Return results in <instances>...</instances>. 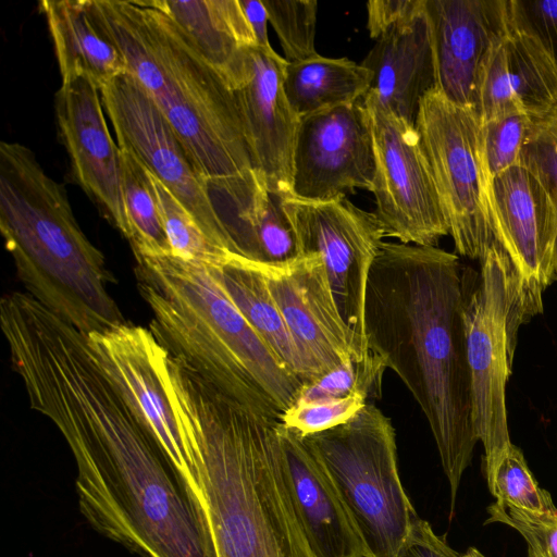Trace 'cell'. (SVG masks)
I'll return each mask as SVG.
<instances>
[{"label": "cell", "mask_w": 557, "mask_h": 557, "mask_svg": "<svg viewBox=\"0 0 557 557\" xmlns=\"http://www.w3.org/2000/svg\"><path fill=\"white\" fill-rule=\"evenodd\" d=\"M18 373L72 451L78 507L98 533L140 557H219L206 511L84 335L53 339Z\"/></svg>", "instance_id": "1"}, {"label": "cell", "mask_w": 557, "mask_h": 557, "mask_svg": "<svg viewBox=\"0 0 557 557\" xmlns=\"http://www.w3.org/2000/svg\"><path fill=\"white\" fill-rule=\"evenodd\" d=\"M459 257L438 247L383 242L370 270L367 348L418 403L450 487V506L479 442L461 313Z\"/></svg>", "instance_id": "2"}, {"label": "cell", "mask_w": 557, "mask_h": 557, "mask_svg": "<svg viewBox=\"0 0 557 557\" xmlns=\"http://www.w3.org/2000/svg\"><path fill=\"white\" fill-rule=\"evenodd\" d=\"M219 557H315L293 507L276 433L203 380L175 395Z\"/></svg>", "instance_id": "3"}, {"label": "cell", "mask_w": 557, "mask_h": 557, "mask_svg": "<svg viewBox=\"0 0 557 557\" xmlns=\"http://www.w3.org/2000/svg\"><path fill=\"white\" fill-rule=\"evenodd\" d=\"M135 259L158 342L228 397L281 422L305 384L244 318L213 268L173 256Z\"/></svg>", "instance_id": "4"}, {"label": "cell", "mask_w": 557, "mask_h": 557, "mask_svg": "<svg viewBox=\"0 0 557 557\" xmlns=\"http://www.w3.org/2000/svg\"><path fill=\"white\" fill-rule=\"evenodd\" d=\"M129 73L154 102L214 195L255 170L234 90L146 0H92Z\"/></svg>", "instance_id": "5"}, {"label": "cell", "mask_w": 557, "mask_h": 557, "mask_svg": "<svg viewBox=\"0 0 557 557\" xmlns=\"http://www.w3.org/2000/svg\"><path fill=\"white\" fill-rule=\"evenodd\" d=\"M0 231L28 294L85 335L125 323L102 252L81 230L64 186L20 143L0 144Z\"/></svg>", "instance_id": "6"}, {"label": "cell", "mask_w": 557, "mask_h": 557, "mask_svg": "<svg viewBox=\"0 0 557 557\" xmlns=\"http://www.w3.org/2000/svg\"><path fill=\"white\" fill-rule=\"evenodd\" d=\"M480 271L462 268L461 313L471 382L472 423L484 449L487 486L511 446L506 387L512 373L518 331L537 314L504 248L494 243Z\"/></svg>", "instance_id": "7"}, {"label": "cell", "mask_w": 557, "mask_h": 557, "mask_svg": "<svg viewBox=\"0 0 557 557\" xmlns=\"http://www.w3.org/2000/svg\"><path fill=\"white\" fill-rule=\"evenodd\" d=\"M304 438L341 494L368 557H398L419 516L399 478L391 419L368 403L345 423Z\"/></svg>", "instance_id": "8"}, {"label": "cell", "mask_w": 557, "mask_h": 557, "mask_svg": "<svg viewBox=\"0 0 557 557\" xmlns=\"http://www.w3.org/2000/svg\"><path fill=\"white\" fill-rule=\"evenodd\" d=\"M414 127L458 255L481 260L495 240L480 161V120L436 88L421 100Z\"/></svg>", "instance_id": "9"}, {"label": "cell", "mask_w": 557, "mask_h": 557, "mask_svg": "<svg viewBox=\"0 0 557 557\" xmlns=\"http://www.w3.org/2000/svg\"><path fill=\"white\" fill-rule=\"evenodd\" d=\"M372 131L375 215L385 237L437 247L449 235L418 132L369 91L363 98Z\"/></svg>", "instance_id": "10"}, {"label": "cell", "mask_w": 557, "mask_h": 557, "mask_svg": "<svg viewBox=\"0 0 557 557\" xmlns=\"http://www.w3.org/2000/svg\"><path fill=\"white\" fill-rule=\"evenodd\" d=\"M281 203L300 256L320 258L345 324L368 350L364 301L370 270L385 238L381 222L347 198L312 201L290 194L281 196Z\"/></svg>", "instance_id": "11"}, {"label": "cell", "mask_w": 557, "mask_h": 557, "mask_svg": "<svg viewBox=\"0 0 557 557\" xmlns=\"http://www.w3.org/2000/svg\"><path fill=\"white\" fill-rule=\"evenodd\" d=\"M86 337L102 371L208 515L191 444L162 374L163 346L150 330L127 323Z\"/></svg>", "instance_id": "12"}, {"label": "cell", "mask_w": 557, "mask_h": 557, "mask_svg": "<svg viewBox=\"0 0 557 557\" xmlns=\"http://www.w3.org/2000/svg\"><path fill=\"white\" fill-rule=\"evenodd\" d=\"M100 95L116 144L139 158L214 243L240 256L215 207L210 186L139 83L125 73L101 88Z\"/></svg>", "instance_id": "13"}, {"label": "cell", "mask_w": 557, "mask_h": 557, "mask_svg": "<svg viewBox=\"0 0 557 557\" xmlns=\"http://www.w3.org/2000/svg\"><path fill=\"white\" fill-rule=\"evenodd\" d=\"M375 157L363 99L300 117L292 174V195L312 201L373 190Z\"/></svg>", "instance_id": "14"}, {"label": "cell", "mask_w": 557, "mask_h": 557, "mask_svg": "<svg viewBox=\"0 0 557 557\" xmlns=\"http://www.w3.org/2000/svg\"><path fill=\"white\" fill-rule=\"evenodd\" d=\"M257 265L309 369L311 382L348 360L367 356L368 350L339 313L318 256L307 253L286 263Z\"/></svg>", "instance_id": "15"}, {"label": "cell", "mask_w": 557, "mask_h": 557, "mask_svg": "<svg viewBox=\"0 0 557 557\" xmlns=\"http://www.w3.org/2000/svg\"><path fill=\"white\" fill-rule=\"evenodd\" d=\"M486 208L495 240L513 263L528 300L541 313L543 293L557 281V210L537 177L522 164L491 182Z\"/></svg>", "instance_id": "16"}, {"label": "cell", "mask_w": 557, "mask_h": 557, "mask_svg": "<svg viewBox=\"0 0 557 557\" xmlns=\"http://www.w3.org/2000/svg\"><path fill=\"white\" fill-rule=\"evenodd\" d=\"M556 103L557 64L518 0H509L506 22L480 66L473 108L484 123L509 111L539 117Z\"/></svg>", "instance_id": "17"}, {"label": "cell", "mask_w": 557, "mask_h": 557, "mask_svg": "<svg viewBox=\"0 0 557 557\" xmlns=\"http://www.w3.org/2000/svg\"><path fill=\"white\" fill-rule=\"evenodd\" d=\"M54 112L75 182L127 238L120 149L109 132L100 90L85 77L61 84Z\"/></svg>", "instance_id": "18"}, {"label": "cell", "mask_w": 557, "mask_h": 557, "mask_svg": "<svg viewBox=\"0 0 557 557\" xmlns=\"http://www.w3.org/2000/svg\"><path fill=\"white\" fill-rule=\"evenodd\" d=\"M250 76L234 90L253 170L276 195L292 194L300 117L283 85L286 61L273 49H250Z\"/></svg>", "instance_id": "19"}, {"label": "cell", "mask_w": 557, "mask_h": 557, "mask_svg": "<svg viewBox=\"0 0 557 557\" xmlns=\"http://www.w3.org/2000/svg\"><path fill=\"white\" fill-rule=\"evenodd\" d=\"M287 491L315 557H368L330 474L296 430L276 424Z\"/></svg>", "instance_id": "20"}, {"label": "cell", "mask_w": 557, "mask_h": 557, "mask_svg": "<svg viewBox=\"0 0 557 557\" xmlns=\"http://www.w3.org/2000/svg\"><path fill=\"white\" fill-rule=\"evenodd\" d=\"M425 10L435 88L451 102L473 108L480 66L506 22L509 0H425Z\"/></svg>", "instance_id": "21"}, {"label": "cell", "mask_w": 557, "mask_h": 557, "mask_svg": "<svg viewBox=\"0 0 557 557\" xmlns=\"http://www.w3.org/2000/svg\"><path fill=\"white\" fill-rule=\"evenodd\" d=\"M361 65L372 74L370 91L414 126L421 100L436 84L425 0L420 11L376 39Z\"/></svg>", "instance_id": "22"}, {"label": "cell", "mask_w": 557, "mask_h": 557, "mask_svg": "<svg viewBox=\"0 0 557 557\" xmlns=\"http://www.w3.org/2000/svg\"><path fill=\"white\" fill-rule=\"evenodd\" d=\"M146 1L170 17L232 90L248 81L257 41L239 0Z\"/></svg>", "instance_id": "23"}, {"label": "cell", "mask_w": 557, "mask_h": 557, "mask_svg": "<svg viewBox=\"0 0 557 557\" xmlns=\"http://www.w3.org/2000/svg\"><path fill=\"white\" fill-rule=\"evenodd\" d=\"M218 198L215 207L242 257L281 264L300 256L281 196L271 191L256 171Z\"/></svg>", "instance_id": "24"}, {"label": "cell", "mask_w": 557, "mask_h": 557, "mask_svg": "<svg viewBox=\"0 0 557 557\" xmlns=\"http://www.w3.org/2000/svg\"><path fill=\"white\" fill-rule=\"evenodd\" d=\"M62 84L78 77L91 81L100 90L127 73L125 60L97 21L92 0H42Z\"/></svg>", "instance_id": "25"}, {"label": "cell", "mask_w": 557, "mask_h": 557, "mask_svg": "<svg viewBox=\"0 0 557 557\" xmlns=\"http://www.w3.org/2000/svg\"><path fill=\"white\" fill-rule=\"evenodd\" d=\"M213 270L235 306L267 346L305 385L310 383L309 369L257 263L235 256Z\"/></svg>", "instance_id": "26"}, {"label": "cell", "mask_w": 557, "mask_h": 557, "mask_svg": "<svg viewBox=\"0 0 557 557\" xmlns=\"http://www.w3.org/2000/svg\"><path fill=\"white\" fill-rule=\"evenodd\" d=\"M371 72L347 58L320 54L286 63L283 85L299 117L362 100L370 91Z\"/></svg>", "instance_id": "27"}, {"label": "cell", "mask_w": 557, "mask_h": 557, "mask_svg": "<svg viewBox=\"0 0 557 557\" xmlns=\"http://www.w3.org/2000/svg\"><path fill=\"white\" fill-rule=\"evenodd\" d=\"M119 149L123 199L128 224L126 239L131 244L134 256H171V247L150 172L131 149L123 146H119Z\"/></svg>", "instance_id": "28"}, {"label": "cell", "mask_w": 557, "mask_h": 557, "mask_svg": "<svg viewBox=\"0 0 557 557\" xmlns=\"http://www.w3.org/2000/svg\"><path fill=\"white\" fill-rule=\"evenodd\" d=\"M150 177L159 201L171 256L213 268L238 256L214 243L185 207L151 172Z\"/></svg>", "instance_id": "29"}, {"label": "cell", "mask_w": 557, "mask_h": 557, "mask_svg": "<svg viewBox=\"0 0 557 557\" xmlns=\"http://www.w3.org/2000/svg\"><path fill=\"white\" fill-rule=\"evenodd\" d=\"M533 121L534 116L525 112L509 111L480 122V161L486 191L496 176L522 164V152Z\"/></svg>", "instance_id": "30"}, {"label": "cell", "mask_w": 557, "mask_h": 557, "mask_svg": "<svg viewBox=\"0 0 557 557\" xmlns=\"http://www.w3.org/2000/svg\"><path fill=\"white\" fill-rule=\"evenodd\" d=\"M385 367L383 360L368 350L361 360H348L301 389L296 404L341 399L354 394L377 399L382 394ZM295 404V405H296Z\"/></svg>", "instance_id": "31"}, {"label": "cell", "mask_w": 557, "mask_h": 557, "mask_svg": "<svg viewBox=\"0 0 557 557\" xmlns=\"http://www.w3.org/2000/svg\"><path fill=\"white\" fill-rule=\"evenodd\" d=\"M284 59L294 63L318 54L314 47L318 2L315 0H262Z\"/></svg>", "instance_id": "32"}, {"label": "cell", "mask_w": 557, "mask_h": 557, "mask_svg": "<svg viewBox=\"0 0 557 557\" xmlns=\"http://www.w3.org/2000/svg\"><path fill=\"white\" fill-rule=\"evenodd\" d=\"M491 493L506 508L532 513L557 510L550 494L539 486L522 450L515 444L499 465Z\"/></svg>", "instance_id": "33"}, {"label": "cell", "mask_w": 557, "mask_h": 557, "mask_svg": "<svg viewBox=\"0 0 557 557\" xmlns=\"http://www.w3.org/2000/svg\"><path fill=\"white\" fill-rule=\"evenodd\" d=\"M522 165L537 177L557 210V103L534 117L523 148Z\"/></svg>", "instance_id": "34"}, {"label": "cell", "mask_w": 557, "mask_h": 557, "mask_svg": "<svg viewBox=\"0 0 557 557\" xmlns=\"http://www.w3.org/2000/svg\"><path fill=\"white\" fill-rule=\"evenodd\" d=\"M487 511L486 522L505 523L520 533L528 545L529 557H557V510L532 513L495 502Z\"/></svg>", "instance_id": "35"}, {"label": "cell", "mask_w": 557, "mask_h": 557, "mask_svg": "<svg viewBox=\"0 0 557 557\" xmlns=\"http://www.w3.org/2000/svg\"><path fill=\"white\" fill-rule=\"evenodd\" d=\"M366 404L368 400L359 394L341 399L296 404L283 416L281 422L307 436L345 423Z\"/></svg>", "instance_id": "36"}, {"label": "cell", "mask_w": 557, "mask_h": 557, "mask_svg": "<svg viewBox=\"0 0 557 557\" xmlns=\"http://www.w3.org/2000/svg\"><path fill=\"white\" fill-rule=\"evenodd\" d=\"M398 557H461V554L450 547L445 535L436 534L428 521L418 517Z\"/></svg>", "instance_id": "37"}, {"label": "cell", "mask_w": 557, "mask_h": 557, "mask_svg": "<svg viewBox=\"0 0 557 557\" xmlns=\"http://www.w3.org/2000/svg\"><path fill=\"white\" fill-rule=\"evenodd\" d=\"M424 0H372L367 3L370 37L377 39L393 26L408 20L423 7Z\"/></svg>", "instance_id": "38"}, {"label": "cell", "mask_w": 557, "mask_h": 557, "mask_svg": "<svg viewBox=\"0 0 557 557\" xmlns=\"http://www.w3.org/2000/svg\"><path fill=\"white\" fill-rule=\"evenodd\" d=\"M518 4L557 64V0H518Z\"/></svg>", "instance_id": "39"}, {"label": "cell", "mask_w": 557, "mask_h": 557, "mask_svg": "<svg viewBox=\"0 0 557 557\" xmlns=\"http://www.w3.org/2000/svg\"><path fill=\"white\" fill-rule=\"evenodd\" d=\"M247 21L253 32L257 47L273 49L269 41V15L262 0H239Z\"/></svg>", "instance_id": "40"}, {"label": "cell", "mask_w": 557, "mask_h": 557, "mask_svg": "<svg viewBox=\"0 0 557 557\" xmlns=\"http://www.w3.org/2000/svg\"><path fill=\"white\" fill-rule=\"evenodd\" d=\"M461 557H486L482 552L475 547H469L466 553L461 554Z\"/></svg>", "instance_id": "41"}, {"label": "cell", "mask_w": 557, "mask_h": 557, "mask_svg": "<svg viewBox=\"0 0 557 557\" xmlns=\"http://www.w3.org/2000/svg\"><path fill=\"white\" fill-rule=\"evenodd\" d=\"M555 272H556V278H557V240L555 246Z\"/></svg>", "instance_id": "42"}]
</instances>
